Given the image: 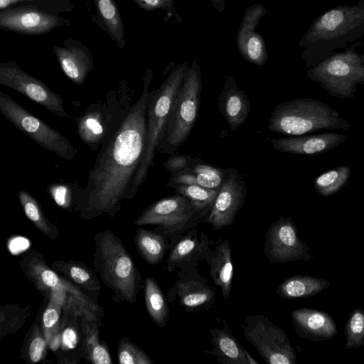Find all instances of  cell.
Returning a JSON list of instances; mask_svg holds the SVG:
<instances>
[{"instance_id": "obj_17", "label": "cell", "mask_w": 364, "mask_h": 364, "mask_svg": "<svg viewBox=\"0 0 364 364\" xmlns=\"http://www.w3.org/2000/svg\"><path fill=\"white\" fill-rule=\"evenodd\" d=\"M68 23L63 18L36 8H16L1 11L2 29L28 35L46 33L54 28Z\"/></svg>"}, {"instance_id": "obj_3", "label": "cell", "mask_w": 364, "mask_h": 364, "mask_svg": "<svg viewBox=\"0 0 364 364\" xmlns=\"http://www.w3.org/2000/svg\"><path fill=\"white\" fill-rule=\"evenodd\" d=\"M94 267L117 300L134 304L141 287V275L121 240L110 230L97 233Z\"/></svg>"}, {"instance_id": "obj_46", "label": "cell", "mask_w": 364, "mask_h": 364, "mask_svg": "<svg viewBox=\"0 0 364 364\" xmlns=\"http://www.w3.org/2000/svg\"><path fill=\"white\" fill-rule=\"evenodd\" d=\"M33 0H0V10L3 11L9 6L20 1H31Z\"/></svg>"}, {"instance_id": "obj_40", "label": "cell", "mask_w": 364, "mask_h": 364, "mask_svg": "<svg viewBox=\"0 0 364 364\" xmlns=\"http://www.w3.org/2000/svg\"><path fill=\"white\" fill-rule=\"evenodd\" d=\"M117 358L119 364H152L148 354L138 346L123 338L118 343Z\"/></svg>"}, {"instance_id": "obj_48", "label": "cell", "mask_w": 364, "mask_h": 364, "mask_svg": "<svg viewBox=\"0 0 364 364\" xmlns=\"http://www.w3.org/2000/svg\"><path fill=\"white\" fill-rule=\"evenodd\" d=\"M362 55V60L364 63V52L361 54Z\"/></svg>"}, {"instance_id": "obj_33", "label": "cell", "mask_w": 364, "mask_h": 364, "mask_svg": "<svg viewBox=\"0 0 364 364\" xmlns=\"http://www.w3.org/2000/svg\"><path fill=\"white\" fill-rule=\"evenodd\" d=\"M18 197L25 215L32 223L48 238L56 240L59 235V230L44 215L36 199L25 190L18 191Z\"/></svg>"}, {"instance_id": "obj_16", "label": "cell", "mask_w": 364, "mask_h": 364, "mask_svg": "<svg viewBox=\"0 0 364 364\" xmlns=\"http://www.w3.org/2000/svg\"><path fill=\"white\" fill-rule=\"evenodd\" d=\"M202 241V260L209 266L208 274L214 284L220 288L224 300H227L232 291L233 263L232 248L228 239L214 242L204 232H200Z\"/></svg>"}, {"instance_id": "obj_42", "label": "cell", "mask_w": 364, "mask_h": 364, "mask_svg": "<svg viewBox=\"0 0 364 364\" xmlns=\"http://www.w3.org/2000/svg\"><path fill=\"white\" fill-rule=\"evenodd\" d=\"M46 340L43 336L42 328L36 325L31 333L28 347V356L31 363H36L41 361L46 355Z\"/></svg>"}, {"instance_id": "obj_37", "label": "cell", "mask_w": 364, "mask_h": 364, "mask_svg": "<svg viewBox=\"0 0 364 364\" xmlns=\"http://www.w3.org/2000/svg\"><path fill=\"white\" fill-rule=\"evenodd\" d=\"M350 175L349 166L336 167L317 176L314 186L320 195L328 197L338 192L348 181Z\"/></svg>"}, {"instance_id": "obj_7", "label": "cell", "mask_w": 364, "mask_h": 364, "mask_svg": "<svg viewBox=\"0 0 364 364\" xmlns=\"http://www.w3.org/2000/svg\"><path fill=\"white\" fill-rule=\"evenodd\" d=\"M201 91V70L195 58L176 96L157 152L174 154L186 141L198 119Z\"/></svg>"}, {"instance_id": "obj_31", "label": "cell", "mask_w": 364, "mask_h": 364, "mask_svg": "<svg viewBox=\"0 0 364 364\" xmlns=\"http://www.w3.org/2000/svg\"><path fill=\"white\" fill-rule=\"evenodd\" d=\"M48 303L42 317V331L48 348L55 352L61 345V299L54 291L48 296Z\"/></svg>"}, {"instance_id": "obj_25", "label": "cell", "mask_w": 364, "mask_h": 364, "mask_svg": "<svg viewBox=\"0 0 364 364\" xmlns=\"http://www.w3.org/2000/svg\"><path fill=\"white\" fill-rule=\"evenodd\" d=\"M20 269L35 287L48 297L63 284V277L47 264L43 255L35 250L26 252L21 258Z\"/></svg>"}, {"instance_id": "obj_38", "label": "cell", "mask_w": 364, "mask_h": 364, "mask_svg": "<svg viewBox=\"0 0 364 364\" xmlns=\"http://www.w3.org/2000/svg\"><path fill=\"white\" fill-rule=\"evenodd\" d=\"M344 332L348 349L358 348L364 345V309L356 307L350 313Z\"/></svg>"}, {"instance_id": "obj_19", "label": "cell", "mask_w": 364, "mask_h": 364, "mask_svg": "<svg viewBox=\"0 0 364 364\" xmlns=\"http://www.w3.org/2000/svg\"><path fill=\"white\" fill-rule=\"evenodd\" d=\"M53 52L61 70L72 82L84 84L93 68L91 51L81 41L68 38L63 46H55Z\"/></svg>"}, {"instance_id": "obj_15", "label": "cell", "mask_w": 364, "mask_h": 364, "mask_svg": "<svg viewBox=\"0 0 364 364\" xmlns=\"http://www.w3.org/2000/svg\"><path fill=\"white\" fill-rule=\"evenodd\" d=\"M247 189L243 176L234 168H228L225 180L218 190L213 205L204 219L213 230L232 225L244 205Z\"/></svg>"}, {"instance_id": "obj_23", "label": "cell", "mask_w": 364, "mask_h": 364, "mask_svg": "<svg viewBox=\"0 0 364 364\" xmlns=\"http://www.w3.org/2000/svg\"><path fill=\"white\" fill-rule=\"evenodd\" d=\"M63 282L62 287L55 291L61 299L63 312L100 326L102 309L71 282L63 277Z\"/></svg>"}, {"instance_id": "obj_44", "label": "cell", "mask_w": 364, "mask_h": 364, "mask_svg": "<svg viewBox=\"0 0 364 364\" xmlns=\"http://www.w3.org/2000/svg\"><path fill=\"white\" fill-rule=\"evenodd\" d=\"M134 2L141 9L146 11H154L163 9L167 13L174 16L176 23H181L182 18L177 13L173 6L174 0H133Z\"/></svg>"}, {"instance_id": "obj_1", "label": "cell", "mask_w": 364, "mask_h": 364, "mask_svg": "<svg viewBox=\"0 0 364 364\" xmlns=\"http://www.w3.org/2000/svg\"><path fill=\"white\" fill-rule=\"evenodd\" d=\"M148 69L141 93L100 146L84 186L73 183L75 211L82 220L102 214L111 218L121 202L133 197L132 188L145 152L147 110L155 89L150 90Z\"/></svg>"}, {"instance_id": "obj_9", "label": "cell", "mask_w": 364, "mask_h": 364, "mask_svg": "<svg viewBox=\"0 0 364 364\" xmlns=\"http://www.w3.org/2000/svg\"><path fill=\"white\" fill-rule=\"evenodd\" d=\"M203 218L188 199L176 193L162 198L147 206L134 221L139 227L154 225L155 230L168 237L172 247L177 239L196 228Z\"/></svg>"}, {"instance_id": "obj_12", "label": "cell", "mask_w": 364, "mask_h": 364, "mask_svg": "<svg viewBox=\"0 0 364 364\" xmlns=\"http://www.w3.org/2000/svg\"><path fill=\"white\" fill-rule=\"evenodd\" d=\"M264 254L269 264L312 259L309 247L298 235L291 217L281 216L269 226L265 234Z\"/></svg>"}, {"instance_id": "obj_21", "label": "cell", "mask_w": 364, "mask_h": 364, "mask_svg": "<svg viewBox=\"0 0 364 364\" xmlns=\"http://www.w3.org/2000/svg\"><path fill=\"white\" fill-rule=\"evenodd\" d=\"M292 326L299 337L311 341L330 340L337 333L333 318L326 312L308 308L291 312Z\"/></svg>"}, {"instance_id": "obj_34", "label": "cell", "mask_w": 364, "mask_h": 364, "mask_svg": "<svg viewBox=\"0 0 364 364\" xmlns=\"http://www.w3.org/2000/svg\"><path fill=\"white\" fill-rule=\"evenodd\" d=\"M108 35L122 49L125 46L124 28L114 0H94Z\"/></svg>"}, {"instance_id": "obj_13", "label": "cell", "mask_w": 364, "mask_h": 364, "mask_svg": "<svg viewBox=\"0 0 364 364\" xmlns=\"http://www.w3.org/2000/svg\"><path fill=\"white\" fill-rule=\"evenodd\" d=\"M0 84L26 96L58 117H68L62 97L14 61L0 63Z\"/></svg>"}, {"instance_id": "obj_6", "label": "cell", "mask_w": 364, "mask_h": 364, "mask_svg": "<svg viewBox=\"0 0 364 364\" xmlns=\"http://www.w3.org/2000/svg\"><path fill=\"white\" fill-rule=\"evenodd\" d=\"M188 68L187 62L178 64L154 90L147 110L146 149L132 188L133 197L146 181L149 168L154 164L171 107Z\"/></svg>"}, {"instance_id": "obj_36", "label": "cell", "mask_w": 364, "mask_h": 364, "mask_svg": "<svg viewBox=\"0 0 364 364\" xmlns=\"http://www.w3.org/2000/svg\"><path fill=\"white\" fill-rule=\"evenodd\" d=\"M81 324L85 334L87 358L94 364H112L107 348L99 340L98 326L82 319Z\"/></svg>"}, {"instance_id": "obj_43", "label": "cell", "mask_w": 364, "mask_h": 364, "mask_svg": "<svg viewBox=\"0 0 364 364\" xmlns=\"http://www.w3.org/2000/svg\"><path fill=\"white\" fill-rule=\"evenodd\" d=\"M203 161L199 157L172 154L163 163L164 167L171 173L181 171L192 165Z\"/></svg>"}, {"instance_id": "obj_41", "label": "cell", "mask_w": 364, "mask_h": 364, "mask_svg": "<svg viewBox=\"0 0 364 364\" xmlns=\"http://www.w3.org/2000/svg\"><path fill=\"white\" fill-rule=\"evenodd\" d=\"M54 202L67 211H75L73 183H54L48 186Z\"/></svg>"}, {"instance_id": "obj_11", "label": "cell", "mask_w": 364, "mask_h": 364, "mask_svg": "<svg viewBox=\"0 0 364 364\" xmlns=\"http://www.w3.org/2000/svg\"><path fill=\"white\" fill-rule=\"evenodd\" d=\"M242 328L245 339L267 364H295L296 355L285 331L264 314L245 317Z\"/></svg>"}, {"instance_id": "obj_20", "label": "cell", "mask_w": 364, "mask_h": 364, "mask_svg": "<svg viewBox=\"0 0 364 364\" xmlns=\"http://www.w3.org/2000/svg\"><path fill=\"white\" fill-rule=\"evenodd\" d=\"M348 138L342 134L330 132L273 139L271 144L275 150L282 153L313 155L333 149Z\"/></svg>"}, {"instance_id": "obj_22", "label": "cell", "mask_w": 364, "mask_h": 364, "mask_svg": "<svg viewBox=\"0 0 364 364\" xmlns=\"http://www.w3.org/2000/svg\"><path fill=\"white\" fill-rule=\"evenodd\" d=\"M218 109L231 132L236 131L247 120L250 101L245 92L240 90L232 76H228L218 97Z\"/></svg>"}, {"instance_id": "obj_29", "label": "cell", "mask_w": 364, "mask_h": 364, "mask_svg": "<svg viewBox=\"0 0 364 364\" xmlns=\"http://www.w3.org/2000/svg\"><path fill=\"white\" fill-rule=\"evenodd\" d=\"M331 284L326 279L307 275H295L279 284L276 293L285 299L309 298L319 294Z\"/></svg>"}, {"instance_id": "obj_35", "label": "cell", "mask_w": 364, "mask_h": 364, "mask_svg": "<svg viewBox=\"0 0 364 364\" xmlns=\"http://www.w3.org/2000/svg\"><path fill=\"white\" fill-rule=\"evenodd\" d=\"M166 186L173 188L176 193L186 197L191 205L203 218L211 210L218 190L210 189L193 184L166 183Z\"/></svg>"}, {"instance_id": "obj_27", "label": "cell", "mask_w": 364, "mask_h": 364, "mask_svg": "<svg viewBox=\"0 0 364 364\" xmlns=\"http://www.w3.org/2000/svg\"><path fill=\"white\" fill-rule=\"evenodd\" d=\"M227 174L228 168H218L202 161L181 171L171 173L168 182L193 184L207 188L219 190L225 180Z\"/></svg>"}, {"instance_id": "obj_30", "label": "cell", "mask_w": 364, "mask_h": 364, "mask_svg": "<svg viewBox=\"0 0 364 364\" xmlns=\"http://www.w3.org/2000/svg\"><path fill=\"white\" fill-rule=\"evenodd\" d=\"M51 267L56 272L70 279L81 288L98 296L100 293V284L96 274L85 264L73 260L54 261Z\"/></svg>"}, {"instance_id": "obj_14", "label": "cell", "mask_w": 364, "mask_h": 364, "mask_svg": "<svg viewBox=\"0 0 364 364\" xmlns=\"http://www.w3.org/2000/svg\"><path fill=\"white\" fill-rule=\"evenodd\" d=\"M215 289L198 268L179 269L167 298L171 304L177 301L186 313L209 310L215 304Z\"/></svg>"}, {"instance_id": "obj_24", "label": "cell", "mask_w": 364, "mask_h": 364, "mask_svg": "<svg viewBox=\"0 0 364 364\" xmlns=\"http://www.w3.org/2000/svg\"><path fill=\"white\" fill-rule=\"evenodd\" d=\"M222 328L210 330L213 349L204 350L223 364H258L240 345L225 321Z\"/></svg>"}, {"instance_id": "obj_8", "label": "cell", "mask_w": 364, "mask_h": 364, "mask_svg": "<svg viewBox=\"0 0 364 364\" xmlns=\"http://www.w3.org/2000/svg\"><path fill=\"white\" fill-rule=\"evenodd\" d=\"M357 41L341 52H335L306 71L307 77L331 95L341 99L355 97L357 85H364V63L356 48Z\"/></svg>"}, {"instance_id": "obj_28", "label": "cell", "mask_w": 364, "mask_h": 364, "mask_svg": "<svg viewBox=\"0 0 364 364\" xmlns=\"http://www.w3.org/2000/svg\"><path fill=\"white\" fill-rule=\"evenodd\" d=\"M134 240L139 255L152 265L160 263L171 248L168 237L156 230L143 228H136Z\"/></svg>"}, {"instance_id": "obj_2", "label": "cell", "mask_w": 364, "mask_h": 364, "mask_svg": "<svg viewBox=\"0 0 364 364\" xmlns=\"http://www.w3.org/2000/svg\"><path fill=\"white\" fill-rule=\"evenodd\" d=\"M364 36V0L334 6L316 18L299 40L309 68Z\"/></svg>"}, {"instance_id": "obj_47", "label": "cell", "mask_w": 364, "mask_h": 364, "mask_svg": "<svg viewBox=\"0 0 364 364\" xmlns=\"http://www.w3.org/2000/svg\"><path fill=\"white\" fill-rule=\"evenodd\" d=\"M212 6L215 8L218 12L223 13L225 10V0H210Z\"/></svg>"}, {"instance_id": "obj_18", "label": "cell", "mask_w": 364, "mask_h": 364, "mask_svg": "<svg viewBox=\"0 0 364 364\" xmlns=\"http://www.w3.org/2000/svg\"><path fill=\"white\" fill-rule=\"evenodd\" d=\"M267 14L266 9L255 4L247 9L237 33V47L242 56L249 63L264 65L268 58L265 41L255 31L261 18Z\"/></svg>"}, {"instance_id": "obj_45", "label": "cell", "mask_w": 364, "mask_h": 364, "mask_svg": "<svg viewBox=\"0 0 364 364\" xmlns=\"http://www.w3.org/2000/svg\"><path fill=\"white\" fill-rule=\"evenodd\" d=\"M79 333L73 325H64L61 323V345L63 350L74 349L78 343Z\"/></svg>"}, {"instance_id": "obj_26", "label": "cell", "mask_w": 364, "mask_h": 364, "mask_svg": "<svg viewBox=\"0 0 364 364\" xmlns=\"http://www.w3.org/2000/svg\"><path fill=\"white\" fill-rule=\"evenodd\" d=\"M201 252L200 235L193 228L181 235L171 247L166 260L167 271L198 268V262L202 260Z\"/></svg>"}, {"instance_id": "obj_10", "label": "cell", "mask_w": 364, "mask_h": 364, "mask_svg": "<svg viewBox=\"0 0 364 364\" xmlns=\"http://www.w3.org/2000/svg\"><path fill=\"white\" fill-rule=\"evenodd\" d=\"M0 112L17 129L43 149L67 161L75 157L77 149L63 134L3 91H0Z\"/></svg>"}, {"instance_id": "obj_32", "label": "cell", "mask_w": 364, "mask_h": 364, "mask_svg": "<svg viewBox=\"0 0 364 364\" xmlns=\"http://www.w3.org/2000/svg\"><path fill=\"white\" fill-rule=\"evenodd\" d=\"M144 298L146 310L153 321L159 327L165 326L169 318L168 305L154 277H147L145 279Z\"/></svg>"}, {"instance_id": "obj_5", "label": "cell", "mask_w": 364, "mask_h": 364, "mask_svg": "<svg viewBox=\"0 0 364 364\" xmlns=\"http://www.w3.org/2000/svg\"><path fill=\"white\" fill-rule=\"evenodd\" d=\"M134 90L122 79L105 95L73 117L80 140L92 151L100 146L132 105Z\"/></svg>"}, {"instance_id": "obj_39", "label": "cell", "mask_w": 364, "mask_h": 364, "mask_svg": "<svg viewBox=\"0 0 364 364\" xmlns=\"http://www.w3.org/2000/svg\"><path fill=\"white\" fill-rule=\"evenodd\" d=\"M0 336L2 339L9 333H15L23 324L28 312L27 308L17 305H6L1 307Z\"/></svg>"}, {"instance_id": "obj_4", "label": "cell", "mask_w": 364, "mask_h": 364, "mask_svg": "<svg viewBox=\"0 0 364 364\" xmlns=\"http://www.w3.org/2000/svg\"><path fill=\"white\" fill-rule=\"evenodd\" d=\"M351 126L327 104L302 98L277 105L270 114L267 129L282 134L300 136L321 129H348Z\"/></svg>"}]
</instances>
